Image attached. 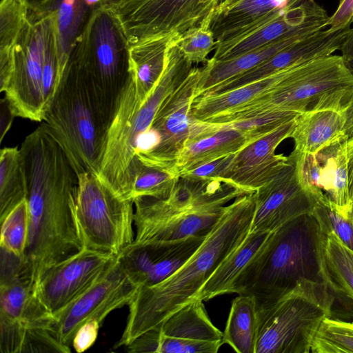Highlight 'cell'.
I'll return each instance as SVG.
<instances>
[{
	"instance_id": "1",
	"label": "cell",
	"mask_w": 353,
	"mask_h": 353,
	"mask_svg": "<svg viewBox=\"0 0 353 353\" xmlns=\"http://www.w3.org/2000/svg\"><path fill=\"white\" fill-rule=\"evenodd\" d=\"M20 150L30 214L24 257L37 281L49 268L83 248L73 213L78 176L42 123L25 138Z\"/></svg>"
},
{
	"instance_id": "2",
	"label": "cell",
	"mask_w": 353,
	"mask_h": 353,
	"mask_svg": "<svg viewBox=\"0 0 353 353\" xmlns=\"http://www.w3.org/2000/svg\"><path fill=\"white\" fill-rule=\"evenodd\" d=\"M255 210L254 192L236 198L196 252L164 281L139 288L114 347L127 346L190 303L219 265L243 241Z\"/></svg>"
},
{
	"instance_id": "3",
	"label": "cell",
	"mask_w": 353,
	"mask_h": 353,
	"mask_svg": "<svg viewBox=\"0 0 353 353\" xmlns=\"http://www.w3.org/2000/svg\"><path fill=\"white\" fill-rule=\"evenodd\" d=\"M325 239L312 214L285 223L272 232L265 249L236 283L234 293L252 296L261 307L305 281L327 289Z\"/></svg>"
},
{
	"instance_id": "4",
	"label": "cell",
	"mask_w": 353,
	"mask_h": 353,
	"mask_svg": "<svg viewBox=\"0 0 353 353\" xmlns=\"http://www.w3.org/2000/svg\"><path fill=\"white\" fill-rule=\"evenodd\" d=\"M192 65L175 43L161 78L141 103L130 74L108 132L100 168V177L111 186L123 188L128 183L140 138L150 127L161 103L188 77Z\"/></svg>"
},
{
	"instance_id": "5",
	"label": "cell",
	"mask_w": 353,
	"mask_h": 353,
	"mask_svg": "<svg viewBox=\"0 0 353 353\" xmlns=\"http://www.w3.org/2000/svg\"><path fill=\"white\" fill-rule=\"evenodd\" d=\"M129 49L119 20L102 4L92 10L72 46L68 64L110 124L130 77Z\"/></svg>"
},
{
	"instance_id": "6",
	"label": "cell",
	"mask_w": 353,
	"mask_h": 353,
	"mask_svg": "<svg viewBox=\"0 0 353 353\" xmlns=\"http://www.w3.org/2000/svg\"><path fill=\"white\" fill-rule=\"evenodd\" d=\"M352 94L353 74L341 55L331 54L288 69L268 94L210 121L228 123L272 110H342Z\"/></svg>"
},
{
	"instance_id": "7",
	"label": "cell",
	"mask_w": 353,
	"mask_h": 353,
	"mask_svg": "<svg viewBox=\"0 0 353 353\" xmlns=\"http://www.w3.org/2000/svg\"><path fill=\"white\" fill-rule=\"evenodd\" d=\"M42 124L61 145L77 175L88 172L99 176L110 124L68 63Z\"/></svg>"
},
{
	"instance_id": "8",
	"label": "cell",
	"mask_w": 353,
	"mask_h": 353,
	"mask_svg": "<svg viewBox=\"0 0 353 353\" xmlns=\"http://www.w3.org/2000/svg\"><path fill=\"white\" fill-rule=\"evenodd\" d=\"M0 350L1 353H68L59 339L53 314L40 300L36 281L26 262L1 268Z\"/></svg>"
},
{
	"instance_id": "9",
	"label": "cell",
	"mask_w": 353,
	"mask_h": 353,
	"mask_svg": "<svg viewBox=\"0 0 353 353\" xmlns=\"http://www.w3.org/2000/svg\"><path fill=\"white\" fill-rule=\"evenodd\" d=\"M332 305L325 286L305 281L274 303L257 307L255 353H310L322 321L331 316Z\"/></svg>"
},
{
	"instance_id": "10",
	"label": "cell",
	"mask_w": 353,
	"mask_h": 353,
	"mask_svg": "<svg viewBox=\"0 0 353 353\" xmlns=\"http://www.w3.org/2000/svg\"><path fill=\"white\" fill-rule=\"evenodd\" d=\"M77 176L73 213L83 247L119 255L134 240V202L95 174Z\"/></svg>"
},
{
	"instance_id": "11",
	"label": "cell",
	"mask_w": 353,
	"mask_h": 353,
	"mask_svg": "<svg viewBox=\"0 0 353 353\" xmlns=\"http://www.w3.org/2000/svg\"><path fill=\"white\" fill-rule=\"evenodd\" d=\"M45 32V13L28 9L15 41L0 50V91L16 117L39 122L46 113L42 85Z\"/></svg>"
},
{
	"instance_id": "12",
	"label": "cell",
	"mask_w": 353,
	"mask_h": 353,
	"mask_svg": "<svg viewBox=\"0 0 353 353\" xmlns=\"http://www.w3.org/2000/svg\"><path fill=\"white\" fill-rule=\"evenodd\" d=\"M202 74L203 67L192 68L188 77L161 103L138 143L137 157L143 163L175 172L174 165L183 148L212 134L208 122L197 120L192 114Z\"/></svg>"
},
{
	"instance_id": "13",
	"label": "cell",
	"mask_w": 353,
	"mask_h": 353,
	"mask_svg": "<svg viewBox=\"0 0 353 353\" xmlns=\"http://www.w3.org/2000/svg\"><path fill=\"white\" fill-rule=\"evenodd\" d=\"M119 20L129 45L167 34L182 37L210 26L213 0H112L105 4Z\"/></svg>"
},
{
	"instance_id": "14",
	"label": "cell",
	"mask_w": 353,
	"mask_h": 353,
	"mask_svg": "<svg viewBox=\"0 0 353 353\" xmlns=\"http://www.w3.org/2000/svg\"><path fill=\"white\" fill-rule=\"evenodd\" d=\"M329 16L315 0H299L216 39L214 62L234 59L278 39L307 36L327 27Z\"/></svg>"
},
{
	"instance_id": "15",
	"label": "cell",
	"mask_w": 353,
	"mask_h": 353,
	"mask_svg": "<svg viewBox=\"0 0 353 353\" xmlns=\"http://www.w3.org/2000/svg\"><path fill=\"white\" fill-rule=\"evenodd\" d=\"M203 301L194 299L127 345L128 352L216 353L223 332L211 321Z\"/></svg>"
},
{
	"instance_id": "16",
	"label": "cell",
	"mask_w": 353,
	"mask_h": 353,
	"mask_svg": "<svg viewBox=\"0 0 353 353\" xmlns=\"http://www.w3.org/2000/svg\"><path fill=\"white\" fill-rule=\"evenodd\" d=\"M139 287L125 272L117 256L105 272L72 301L53 314L61 343L72 346L77 330L85 323H101L112 311L129 305Z\"/></svg>"
},
{
	"instance_id": "17",
	"label": "cell",
	"mask_w": 353,
	"mask_h": 353,
	"mask_svg": "<svg viewBox=\"0 0 353 353\" xmlns=\"http://www.w3.org/2000/svg\"><path fill=\"white\" fill-rule=\"evenodd\" d=\"M273 178L254 192L255 210L250 233H270L290 221L311 214L324 194L299 179L293 157Z\"/></svg>"
},
{
	"instance_id": "18",
	"label": "cell",
	"mask_w": 353,
	"mask_h": 353,
	"mask_svg": "<svg viewBox=\"0 0 353 353\" xmlns=\"http://www.w3.org/2000/svg\"><path fill=\"white\" fill-rule=\"evenodd\" d=\"M117 256L83 247L49 268L36 281L37 293L52 314L95 282Z\"/></svg>"
},
{
	"instance_id": "19",
	"label": "cell",
	"mask_w": 353,
	"mask_h": 353,
	"mask_svg": "<svg viewBox=\"0 0 353 353\" xmlns=\"http://www.w3.org/2000/svg\"><path fill=\"white\" fill-rule=\"evenodd\" d=\"M296 119L228 156L215 179L230 183L247 193L254 192L288 163V156L277 154L275 151L283 140L290 138Z\"/></svg>"
},
{
	"instance_id": "20",
	"label": "cell",
	"mask_w": 353,
	"mask_h": 353,
	"mask_svg": "<svg viewBox=\"0 0 353 353\" xmlns=\"http://www.w3.org/2000/svg\"><path fill=\"white\" fill-rule=\"evenodd\" d=\"M206 236L164 242L133 241L117 258L140 288L156 285L172 275L200 247Z\"/></svg>"
},
{
	"instance_id": "21",
	"label": "cell",
	"mask_w": 353,
	"mask_h": 353,
	"mask_svg": "<svg viewBox=\"0 0 353 353\" xmlns=\"http://www.w3.org/2000/svg\"><path fill=\"white\" fill-rule=\"evenodd\" d=\"M350 26L339 30L323 29L314 32L283 50L250 70L214 87L221 93L256 81L280 71L332 54L339 50Z\"/></svg>"
},
{
	"instance_id": "22",
	"label": "cell",
	"mask_w": 353,
	"mask_h": 353,
	"mask_svg": "<svg viewBox=\"0 0 353 353\" xmlns=\"http://www.w3.org/2000/svg\"><path fill=\"white\" fill-rule=\"evenodd\" d=\"M325 263L332 300L330 317H353V250L333 233L326 234Z\"/></svg>"
},
{
	"instance_id": "23",
	"label": "cell",
	"mask_w": 353,
	"mask_h": 353,
	"mask_svg": "<svg viewBox=\"0 0 353 353\" xmlns=\"http://www.w3.org/2000/svg\"><path fill=\"white\" fill-rule=\"evenodd\" d=\"M272 234L249 232L239 247L212 273L194 299L205 301L217 296L234 293L237 281L265 249Z\"/></svg>"
},
{
	"instance_id": "24",
	"label": "cell",
	"mask_w": 353,
	"mask_h": 353,
	"mask_svg": "<svg viewBox=\"0 0 353 353\" xmlns=\"http://www.w3.org/2000/svg\"><path fill=\"white\" fill-rule=\"evenodd\" d=\"M181 37L167 34L130 46V73L141 102L159 81L165 68L170 48Z\"/></svg>"
},
{
	"instance_id": "25",
	"label": "cell",
	"mask_w": 353,
	"mask_h": 353,
	"mask_svg": "<svg viewBox=\"0 0 353 353\" xmlns=\"http://www.w3.org/2000/svg\"><path fill=\"white\" fill-rule=\"evenodd\" d=\"M341 110L321 109L299 115L290 138L294 150L315 154L344 137Z\"/></svg>"
},
{
	"instance_id": "26",
	"label": "cell",
	"mask_w": 353,
	"mask_h": 353,
	"mask_svg": "<svg viewBox=\"0 0 353 353\" xmlns=\"http://www.w3.org/2000/svg\"><path fill=\"white\" fill-rule=\"evenodd\" d=\"M213 124L219 130L190 142L179 153L174 170L180 176L204 164L236 153L254 141L237 130Z\"/></svg>"
},
{
	"instance_id": "27",
	"label": "cell",
	"mask_w": 353,
	"mask_h": 353,
	"mask_svg": "<svg viewBox=\"0 0 353 353\" xmlns=\"http://www.w3.org/2000/svg\"><path fill=\"white\" fill-rule=\"evenodd\" d=\"M305 37L294 35L282 38L227 61L214 62L208 59L203 67V74L197 90L198 97L216 85L256 67Z\"/></svg>"
},
{
	"instance_id": "28",
	"label": "cell",
	"mask_w": 353,
	"mask_h": 353,
	"mask_svg": "<svg viewBox=\"0 0 353 353\" xmlns=\"http://www.w3.org/2000/svg\"><path fill=\"white\" fill-rule=\"evenodd\" d=\"M343 137L317 154L322 162L320 190L347 216L349 198L346 141Z\"/></svg>"
},
{
	"instance_id": "29",
	"label": "cell",
	"mask_w": 353,
	"mask_h": 353,
	"mask_svg": "<svg viewBox=\"0 0 353 353\" xmlns=\"http://www.w3.org/2000/svg\"><path fill=\"white\" fill-rule=\"evenodd\" d=\"M258 325L255 299L250 295H239L232 301L223 332L224 343L238 353H255Z\"/></svg>"
},
{
	"instance_id": "30",
	"label": "cell",
	"mask_w": 353,
	"mask_h": 353,
	"mask_svg": "<svg viewBox=\"0 0 353 353\" xmlns=\"http://www.w3.org/2000/svg\"><path fill=\"white\" fill-rule=\"evenodd\" d=\"M299 0H236L214 10L210 28L215 39L268 14L285 8Z\"/></svg>"
},
{
	"instance_id": "31",
	"label": "cell",
	"mask_w": 353,
	"mask_h": 353,
	"mask_svg": "<svg viewBox=\"0 0 353 353\" xmlns=\"http://www.w3.org/2000/svg\"><path fill=\"white\" fill-rule=\"evenodd\" d=\"M28 193L25 165L20 148L6 147L0 152V220Z\"/></svg>"
},
{
	"instance_id": "32",
	"label": "cell",
	"mask_w": 353,
	"mask_h": 353,
	"mask_svg": "<svg viewBox=\"0 0 353 353\" xmlns=\"http://www.w3.org/2000/svg\"><path fill=\"white\" fill-rule=\"evenodd\" d=\"M92 10L88 0H52L39 10L53 13L62 54L66 61H69L73 43Z\"/></svg>"
},
{
	"instance_id": "33",
	"label": "cell",
	"mask_w": 353,
	"mask_h": 353,
	"mask_svg": "<svg viewBox=\"0 0 353 353\" xmlns=\"http://www.w3.org/2000/svg\"><path fill=\"white\" fill-rule=\"evenodd\" d=\"M179 178L175 172L146 165L136 157L130 170L128 198L133 202L143 196L165 199Z\"/></svg>"
},
{
	"instance_id": "34",
	"label": "cell",
	"mask_w": 353,
	"mask_h": 353,
	"mask_svg": "<svg viewBox=\"0 0 353 353\" xmlns=\"http://www.w3.org/2000/svg\"><path fill=\"white\" fill-rule=\"evenodd\" d=\"M353 353V321L325 317L312 342L310 353Z\"/></svg>"
},
{
	"instance_id": "35",
	"label": "cell",
	"mask_w": 353,
	"mask_h": 353,
	"mask_svg": "<svg viewBox=\"0 0 353 353\" xmlns=\"http://www.w3.org/2000/svg\"><path fill=\"white\" fill-rule=\"evenodd\" d=\"M0 222L1 249L17 256H23L28 245L30 230L27 199L17 204Z\"/></svg>"
},
{
	"instance_id": "36",
	"label": "cell",
	"mask_w": 353,
	"mask_h": 353,
	"mask_svg": "<svg viewBox=\"0 0 353 353\" xmlns=\"http://www.w3.org/2000/svg\"><path fill=\"white\" fill-rule=\"evenodd\" d=\"M311 214L325 234L333 233L353 250V219L344 215L325 194L320 197Z\"/></svg>"
},
{
	"instance_id": "37",
	"label": "cell",
	"mask_w": 353,
	"mask_h": 353,
	"mask_svg": "<svg viewBox=\"0 0 353 353\" xmlns=\"http://www.w3.org/2000/svg\"><path fill=\"white\" fill-rule=\"evenodd\" d=\"M299 114L285 110H272L253 115L248 118L223 123L218 126L237 130L251 140H255L296 119Z\"/></svg>"
},
{
	"instance_id": "38",
	"label": "cell",
	"mask_w": 353,
	"mask_h": 353,
	"mask_svg": "<svg viewBox=\"0 0 353 353\" xmlns=\"http://www.w3.org/2000/svg\"><path fill=\"white\" fill-rule=\"evenodd\" d=\"M215 46L216 40L210 26L189 30L178 42L180 50L192 63L207 62V57Z\"/></svg>"
},
{
	"instance_id": "39",
	"label": "cell",
	"mask_w": 353,
	"mask_h": 353,
	"mask_svg": "<svg viewBox=\"0 0 353 353\" xmlns=\"http://www.w3.org/2000/svg\"><path fill=\"white\" fill-rule=\"evenodd\" d=\"M101 324L98 321H90L77 330L72 341V347L77 352H83L94 343Z\"/></svg>"
},
{
	"instance_id": "40",
	"label": "cell",
	"mask_w": 353,
	"mask_h": 353,
	"mask_svg": "<svg viewBox=\"0 0 353 353\" xmlns=\"http://www.w3.org/2000/svg\"><path fill=\"white\" fill-rule=\"evenodd\" d=\"M353 19V0H339L334 13L329 17L327 26L335 30L350 26Z\"/></svg>"
},
{
	"instance_id": "41",
	"label": "cell",
	"mask_w": 353,
	"mask_h": 353,
	"mask_svg": "<svg viewBox=\"0 0 353 353\" xmlns=\"http://www.w3.org/2000/svg\"><path fill=\"white\" fill-rule=\"evenodd\" d=\"M339 50L345 66L353 74V28L349 30Z\"/></svg>"
},
{
	"instance_id": "42",
	"label": "cell",
	"mask_w": 353,
	"mask_h": 353,
	"mask_svg": "<svg viewBox=\"0 0 353 353\" xmlns=\"http://www.w3.org/2000/svg\"><path fill=\"white\" fill-rule=\"evenodd\" d=\"M14 117L16 116L12 111L8 102L5 98H3L1 100V141L9 130Z\"/></svg>"
},
{
	"instance_id": "43",
	"label": "cell",
	"mask_w": 353,
	"mask_h": 353,
	"mask_svg": "<svg viewBox=\"0 0 353 353\" xmlns=\"http://www.w3.org/2000/svg\"><path fill=\"white\" fill-rule=\"evenodd\" d=\"M344 117L343 134L347 139L353 137V94L342 110Z\"/></svg>"
},
{
	"instance_id": "44",
	"label": "cell",
	"mask_w": 353,
	"mask_h": 353,
	"mask_svg": "<svg viewBox=\"0 0 353 353\" xmlns=\"http://www.w3.org/2000/svg\"><path fill=\"white\" fill-rule=\"evenodd\" d=\"M346 156L348 171L349 198L351 203L353 202V137L348 139L346 141Z\"/></svg>"
},
{
	"instance_id": "45",
	"label": "cell",
	"mask_w": 353,
	"mask_h": 353,
	"mask_svg": "<svg viewBox=\"0 0 353 353\" xmlns=\"http://www.w3.org/2000/svg\"><path fill=\"white\" fill-rule=\"evenodd\" d=\"M28 9L39 11L45 8L52 0H21Z\"/></svg>"
},
{
	"instance_id": "46",
	"label": "cell",
	"mask_w": 353,
	"mask_h": 353,
	"mask_svg": "<svg viewBox=\"0 0 353 353\" xmlns=\"http://www.w3.org/2000/svg\"><path fill=\"white\" fill-rule=\"evenodd\" d=\"M234 1H236V0H217L216 6L214 10L221 9V8L228 6L230 3L233 2Z\"/></svg>"
},
{
	"instance_id": "47",
	"label": "cell",
	"mask_w": 353,
	"mask_h": 353,
	"mask_svg": "<svg viewBox=\"0 0 353 353\" xmlns=\"http://www.w3.org/2000/svg\"><path fill=\"white\" fill-rule=\"evenodd\" d=\"M347 215L353 219V202L350 203Z\"/></svg>"
},
{
	"instance_id": "48",
	"label": "cell",
	"mask_w": 353,
	"mask_h": 353,
	"mask_svg": "<svg viewBox=\"0 0 353 353\" xmlns=\"http://www.w3.org/2000/svg\"><path fill=\"white\" fill-rule=\"evenodd\" d=\"M112 0H101V4L106 3Z\"/></svg>"
},
{
	"instance_id": "49",
	"label": "cell",
	"mask_w": 353,
	"mask_h": 353,
	"mask_svg": "<svg viewBox=\"0 0 353 353\" xmlns=\"http://www.w3.org/2000/svg\"><path fill=\"white\" fill-rule=\"evenodd\" d=\"M214 1H215L216 2H217V0H214Z\"/></svg>"
},
{
	"instance_id": "50",
	"label": "cell",
	"mask_w": 353,
	"mask_h": 353,
	"mask_svg": "<svg viewBox=\"0 0 353 353\" xmlns=\"http://www.w3.org/2000/svg\"><path fill=\"white\" fill-rule=\"evenodd\" d=\"M352 22H353V19H352Z\"/></svg>"
}]
</instances>
